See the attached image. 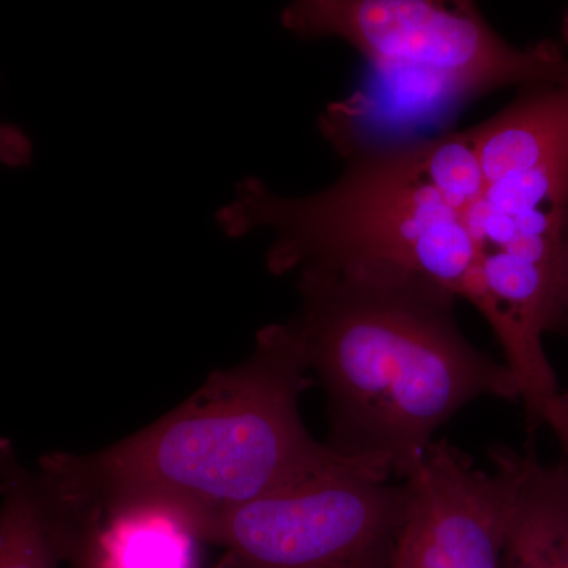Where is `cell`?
I'll return each instance as SVG.
<instances>
[{
	"instance_id": "7a4b0ae2",
	"label": "cell",
	"mask_w": 568,
	"mask_h": 568,
	"mask_svg": "<svg viewBox=\"0 0 568 568\" xmlns=\"http://www.w3.org/2000/svg\"><path fill=\"white\" fill-rule=\"evenodd\" d=\"M312 384L293 324L261 328L252 354L216 369L189 399L92 454L41 458L37 481L55 518L84 526L130 504H159L200 530L257 497L357 458L317 443L298 410Z\"/></svg>"
},
{
	"instance_id": "8992f818",
	"label": "cell",
	"mask_w": 568,
	"mask_h": 568,
	"mask_svg": "<svg viewBox=\"0 0 568 568\" xmlns=\"http://www.w3.org/2000/svg\"><path fill=\"white\" fill-rule=\"evenodd\" d=\"M407 507L388 568H503L506 477L435 440L406 478Z\"/></svg>"
},
{
	"instance_id": "8fae6325",
	"label": "cell",
	"mask_w": 568,
	"mask_h": 568,
	"mask_svg": "<svg viewBox=\"0 0 568 568\" xmlns=\"http://www.w3.org/2000/svg\"><path fill=\"white\" fill-rule=\"evenodd\" d=\"M545 426L559 443L560 455L568 458V388L548 399L538 410L536 429Z\"/></svg>"
},
{
	"instance_id": "5b68a950",
	"label": "cell",
	"mask_w": 568,
	"mask_h": 568,
	"mask_svg": "<svg viewBox=\"0 0 568 568\" xmlns=\"http://www.w3.org/2000/svg\"><path fill=\"white\" fill-rule=\"evenodd\" d=\"M381 459L357 458L212 519V568H388L407 507Z\"/></svg>"
},
{
	"instance_id": "52a82bcc",
	"label": "cell",
	"mask_w": 568,
	"mask_h": 568,
	"mask_svg": "<svg viewBox=\"0 0 568 568\" xmlns=\"http://www.w3.org/2000/svg\"><path fill=\"white\" fill-rule=\"evenodd\" d=\"M489 457L508 485L503 568H568V458L541 462L508 446Z\"/></svg>"
},
{
	"instance_id": "277c9868",
	"label": "cell",
	"mask_w": 568,
	"mask_h": 568,
	"mask_svg": "<svg viewBox=\"0 0 568 568\" xmlns=\"http://www.w3.org/2000/svg\"><path fill=\"white\" fill-rule=\"evenodd\" d=\"M280 22L302 40L345 41L364 59L357 88L317 121L345 162L446 132L467 104L500 89L568 77L566 43L517 47L473 2L295 0Z\"/></svg>"
},
{
	"instance_id": "9c48e42d",
	"label": "cell",
	"mask_w": 568,
	"mask_h": 568,
	"mask_svg": "<svg viewBox=\"0 0 568 568\" xmlns=\"http://www.w3.org/2000/svg\"><path fill=\"white\" fill-rule=\"evenodd\" d=\"M0 568H62L61 541L39 484L0 439Z\"/></svg>"
},
{
	"instance_id": "30bf717a",
	"label": "cell",
	"mask_w": 568,
	"mask_h": 568,
	"mask_svg": "<svg viewBox=\"0 0 568 568\" xmlns=\"http://www.w3.org/2000/svg\"><path fill=\"white\" fill-rule=\"evenodd\" d=\"M33 159V144L28 133L14 123L0 122V164L26 168Z\"/></svg>"
},
{
	"instance_id": "ba28073f",
	"label": "cell",
	"mask_w": 568,
	"mask_h": 568,
	"mask_svg": "<svg viewBox=\"0 0 568 568\" xmlns=\"http://www.w3.org/2000/svg\"><path fill=\"white\" fill-rule=\"evenodd\" d=\"M54 529L70 568H194L201 544L186 515L159 504H130Z\"/></svg>"
},
{
	"instance_id": "7c38bea8",
	"label": "cell",
	"mask_w": 568,
	"mask_h": 568,
	"mask_svg": "<svg viewBox=\"0 0 568 568\" xmlns=\"http://www.w3.org/2000/svg\"><path fill=\"white\" fill-rule=\"evenodd\" d=\"M562 276H560V298L558 320L552 334L562 336L568 343V211L562 231Z\"/></svg>"
},
{
	"instance_id": "6da1fadb",
	"label": "cell",
	"mask_w": 568,
	"mask_h": 568,
	"mask_svg": "<svg viewBox=\"0 0 568 568\" xmlns=\"http://www.w3.org/2000/svg\"><path fill=\"white\" fill-rule=\"evenodd\" d=\"M567 211L568 77L525 89L469 129L353 156L316 193L242 179L215 220L230 239L272 234L274 275L369 261L469 302L532 420L560 392L544 338L558 320Z\"/></svg>"
},
{
	"instance_id": "3957f363",
	"label": "cell",
	"mask_w": 568,
	"mask_h": 568,
	"mask_svg": "<svg viewBox=\"0 0 568 568\" xmlns=\"http://www.w3.org/2000/svg\"><path fill=\"white\" fill-rule=\"evenodd\" d=\"M291 320L327 395L331 444L406 478L476 399H521L517 377L459 328L457 298L394 265L304 267Z\"/></svg>"
}]
</instances>
